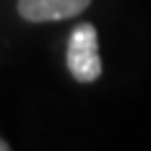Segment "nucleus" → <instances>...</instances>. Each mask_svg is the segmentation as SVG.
<instances>
[{
  "mask_svg": "<svg viewBox=\"0 0 151 151\" xmlns=\"http://www.w3.org/2000/svg\"><path fill=\"white\" fill-rule=\"evenodd\" d=\"M91 0H18V15L30 23H50L81 15Z\"/></svg>",
  "mask_w": 151,
  "mask_h": 151,
  "instance_id": "f03ea898",
  "label": "nucleus"
},
{
  "mask_svg": "<svg viewBox=\"0 0 151 151\" xmlns=\"http://www.w3.org/2000/svg\"><path fill=\"white\" fill-rule=\"evenodd\" d=\"M0 151H10V146H8V144H5L3 139H0Z\"/></svg>",
  "mask_w": 151,
  "mask_h": 151,
  "instance_id": "7ed1b4c3",
  "label": "nucleus"
},
{
  "mask_svg": "<svg viewBox=\"0 0 151 151\" xmlns=\"http://www.w3.org/2000/svg\"><path fill=\"white\" fill-rule=\"evenodd\" d=\"M68 70L78 83H93L101 76L98 33L91 23H78L68 35Z\"/></svg>",
  "mask_w": 151,
  "mask_h": 151,
  "instance_id": "f257e3e1",
  "label": "nucleus"
}]
</instances>
